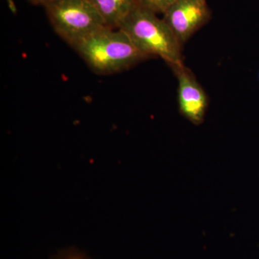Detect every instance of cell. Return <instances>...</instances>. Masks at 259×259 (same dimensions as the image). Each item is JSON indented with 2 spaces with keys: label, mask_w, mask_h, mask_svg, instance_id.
I'll return each mask as SVG.
<instances>
[{
  "label": "cell",
  "mask_w": 259,
  "mask_h": 259,
  "mask_svg": "<svg viewBox=\"0 0 259 259\" xmlns=\"http://www.w3.org/2000/svg\"><path fill=\"white\" fill-rule=\"evenodd\" d=\"M70 46L97 74L121 72L148 59L119 28L104 27Z\"/></svg>",
  "instance_id": "6da1fadb"
},
{
  "label": "cell",
  "mask_w": 259,
  "mask_h": 259,
  "mask_svg": "<svg viewBox=\"0 0 259 259\" xmlns=\"http://www.w3.org/2000/svg\"><path fill=\"white\" fill-rule=\"evenodd\" d=\"M119 29L147 56H158L169 66L183 64L182 45L163 18L139 5L132 10Z\"/></svg>",
  "instance_id": "7a4b0ae2"
},
{
  "label": "cell",
  "mask_w": 259,
  "mask_h": 259,
  "mask_svg": "<svg viewBox=\"0 0 259 259\" xmlns=\"http://www.w3.org/2000/svg\"><path fill=\"white\" fill-rule=\"evenodd\" d=\"M44 8L56 33L69 46L106 26L90 0H56Z\"/></svg>",
  "instance_id": "3957f363"
},
{
  "label": "cell",
  "mask_w": 259,
  "mask_h": 259,
  "mask_svg": "<svg viewBox=\"0 0 259 259\" xmlns=\"http://www.w3.org/2000/svg\"><path fill=\"white\" fill-rule=\"evenodd\" d=\"M163 20L182 46L210 20L206 0H177L163 14Z\"/></svg>",
  "instance_id": "277c9868"
},
{
  "label": "cell",
  "mask_w": 259,
  "mask_h": 259,
  "mask_svg": "<svg viewBox=\"0 0 259 259\" xmlns=\"http://www.w3.org/2000/svg\"><path fill=\"white\" fill-rule=\"evenodd\" d=\"M178 81V103L181 113L195 125L203 122L207 97L193 73L184 64L170 66Z\"/></svg>",
  "instance_id": "5b68a950"
},
{
  "label": "cell",
  "mask_w": 259,
  "mask_h": 259,
  "mask_svg": "<svg viewBox=\"0 0 259 259\" xmlns=\"http://www.w3.org/2000/svg\"><path fill=\"white\" fill-rule=\"evenodd\" d=\"M105 25L108 28H119L126 17L138 5V0H90Z\"/></svg>",
  "instance_id": "8992f818"
},
{
  "label": "cell",
  "mask_w": 259,
  "mask_h": 259,
  "mask_svg": "<svg viewBox=\"0 0 259 259\" xmlns=\"http://www.w3.org/2000/svg\"><path fill=\"white\" fill-rule=\"evenodd\" d=\"M177 0H138V5L155 14H163Z\"/></svg>",
  "instance_id": "52a82bcc"
},
{
  "label": "cell",
  "mask_w": 259,
  "mask_h": 259,
  "mask_svg": "<svg viewBox=\"0 0 259 259\" xmlns=\"http://www.w3.org/2000/svg\"><path fill=\"white\" fill-rule=\"evenodd\" d=\"M54 259H90L76 248H69L60 252Z\"/></svg>",
  "instance_id": "ba28073f"
},
{
  "label": "cell",
  "mask_w": 259,
  "mask_h": 259,
  "mask_svg": "<svg viewBox=\"0 0 259 259\" xmlns=\"http://www.w3.org/2000/svg\"><path fill=\"white\" fill-rule=\"evenodd\" d=\"M28 1L31 3L32 4L41 5V6L44 7L46 5L49 4L51 2L56 1V0H28Z\"/></svg>",
  "instance_id": "9c48e42d"
},
{
  "label": "cell",
  "mask_w": 259,
  "mask_h": 259,
  "mask_svg": "<svg viewBox=\"0 0 259 259\" xmlns=\"http://www.w3.org/2000/svg\"><path fill=\"white\" fill-rule=\"evenodd\" d=\"M258 77H259V75H258Z\"/></svg>",
  "instance_id": "30bf717a"
}]
</instances>
